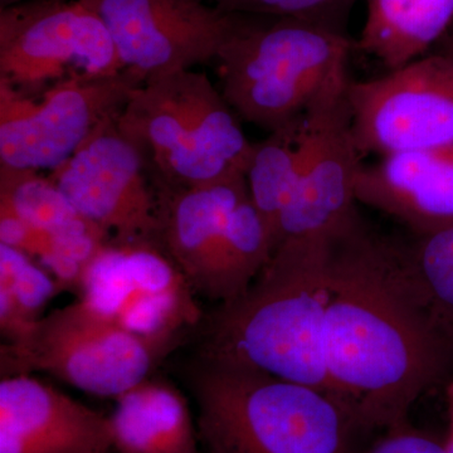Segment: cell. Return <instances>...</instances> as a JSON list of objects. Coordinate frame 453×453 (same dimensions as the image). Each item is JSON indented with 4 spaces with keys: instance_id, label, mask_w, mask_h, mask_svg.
<instances>
[{
    "instance_id": "cell-1",
    "label": "cell",
    "mask_w": 453,
    "mask_h": 453,
    "mask_svg": "<svg viewBox=\"0 0 453 453\" xmlns=\"http://www.w3.org/2000/svg\"><path fill=\"white\" fill-rule=\"evenodd\" d=\"M327 285L333 395L371 434L407 422L425 393L453 377V334L416 281L408 241L357 213L333 232Z\"/></svg>"
},
{
    "instance_id": "cell-2",
    "label": "cell",
    "mask_w": 453,
    "mask_h": 453,
    "mask_svg": "<svg viewBox=\"0 0 453 453\" xmlns=\"http://www.w3.org/2000/svg\"><path fill=\"white\" fill-rule=\"evenodd\" d=\"M334 231L279 244L246 292L205 315L196 357L333 395L326 312Z\"/></svg>"
},
{
    "instance_id": "cell-3",
    "label": "cell",
    "mask_w": 453,
    "mask_h": 453,
    "mask_svg": "<svg viewBox=\"0 0 453 453\" xmlns=\"http://www.w3.org/2000/svg\"><path fill=\"white\" fill-rule=\"evenodd\" d=\"M186 377L203 453H359L371 434L315 387L199 357Z\"/></svg>"
},
{
    "instance_id": "cell-4",
    "label": "cell",
    "mask_w": 453,
    "mask_h": 453,
    "mask_svg": "<svg viewBox=\"0 0 453 453\" xmlns=\"http://www.w3.org/2000/svg\"><path fill=\"white\" fill-rule=\"evenodd\" d=\"M347 32L291 18L241 16L220 50L223 96L267 133L288 127L330 83L348 76Z\"/></svg>"
},
{
    "instance_id": "cell-5",
    "label": "cell",
    "mask_w": 453,
    "mask_h": 453,
    "mask_svg": "<svg viewBox=\"0 0 453 453\" xmlns=\"http://www.w3.org/2000/svg\"><path fill=\"white\" fill-rule=\"evenodd\" d=\"M151 174L196 187L244 177L253 142L210 77L193 70L154 77L131 92L118 115Z\"/></svg>"
},
{
    "instance_id": "cell-6",
    "label": "cell",
    "mask_w": 453,
    "mask_h": 453,
    "mask_svg": "<svg viewBox=\"0 0 453 453\" xmlns=\"http://www.w3.org/2000/svg\"><path fill=\"white\" fill-rule=\"evenodd\" d=\"M154 183L159 199L157 243L196 294L217 305L241 296L276 249L250 198L246 179L196 187L169 186L155 178Z\"/></svg>"
},
{
    "instance_id": "cell-7",
    "label": "cell",
    "mask_w": 453,
    "mask_h": 453,
    "mask_svg": "<svg viewBox=\"0 0 453 453\" xmlns=\"http://www.w3.org/2000/svg\"><path fill=\"white\" fill-rule=\"evenodd\" d=\"M164 357L79 300L44 315L25 338L3 342L0 372L4 378L43 372L88 395L115 399L151 377Z\"/></svg>"
},
{
    "instance_id": "cell-8",
    "label": "cell",
    "mask_w": 453,
    "mask_h": 453,
    "mask_svg": "<svg viewBox=\"0 0 453 453\" xmlns=\"http://www.w3.org/2000/svg\"><path fill=\"white\" fill-rule=\"evenodd\" d=\"M79 300L163 353L204 320L186 276L154 241H106L83 268Z\"/></svg>"
},
{
    "instance_id": "cell-9",
    "label": "cell",
    "mask_w": 453,
    "mask_h": 453,
    "mask_svg": "<svg viewBox=\"0 0 453 453\" xmlns=\"http://www.w3.org/2000/svg\"><path fill=\"white\" fill-rule=\"evenodd\" d=\"M142 83L127 70L77 74L29 95L0 80V168L55 172Z\"/></svg>"
},
{
    "instance_id": "cell-10",
    "label": "cell",
    "mask_w": 453,
    "mask_h": 453,
    "mask_svg": "<svg viewBox=\"0 0 453 453\" xmlns=\"http://www.w3.org/2000/svg\"><path fill=\"white\" fill-rule=\"evenodd\" d=\"M100 17L82 0H22L0 8V80L35 95L77 76L122 73Z\"/></svg>"
},
{
    "instance_id": "cell-11",
    "label": "cell",
    "mask_w": 453,
    "mask_h": 453,
    "mask_svg": "<svg viewBox=\"0 0 453 453\" xmlns=\"http://www.w3.org/2000/svg\"><path fill=\"white\" fill-rule=\"evenodd\" d=\"M362 157L453 148V57L436 50L375 79L348 83Z\"/></svg>"
},
{
    "instance_id": "cell-12",
    "label": "cell",
    "mask_w": 453,
    "mask_h": 453,
    "mask_svg": "<svg viewBox=\"0 0 453 453\" xmlns=\"http://www.w3.org/2000/svg\"><path fill=\"white\" fill-rule=\"evenodd\" d=\"M118 115L104 121L49 177L109 240L157 242L159 199L153 174L140 146L119 127Z\"/></svg>"
},
{
    "instance_id": "cell-13",
    "label": "cell",
    "mask_w": 453,
    "mask_h": 453,
    "mask_svg": "<svg viewBox=\"0 0 453 453\" xmlns=\"http://www.w3.org/2000/svg\"><path fill=\"white\" fill-rule=\"evenodd\" d=\"M350 77L330 83L303 115V164L296 189L277 225L283 241L326 234L359 211L357 175L365 157L354 138L347 88Z\"/></svg>"
},
{
    "instance_id": "cell-14",
    "label": "cell",
    "mask_w": 453,
    "mask_h": 453,
    "mask_svg": "<svg viewBox=\"0 0 453 453\" xmlns=\"http://www.w3.org/2000/svg\"><path fill=\"white\" fill-rule=\"evenodd\" d=\"M100 17L124 70L142 82L219 58L237 14L204 0H82Z\"/></svg>"
},
{
    "instance_id": "cell-15",
    "label": "cell",
    "mask_w": 453,
    "mask_h": 453,
    "mask_svg": "<svg viewBox=\"0 0 453 453\" xmlns=\"http://www.w3.org/2000/svg\"><path fill=\"white\" fill-rule=\"evenodd\" d=\"M106 241L49 175L0 168V243L37 261L64 291H76L83 268Z\"/></svg>"
},
{
    "instance_id": "cell-16",
    "label": "cell",
    "mask_w": 453,
    "mask_h": 453,
    "mask_svg": "<svg viewBox=\"0 0 453 453\" xmlns=\"http://www.w3.org/2000/svg\"><path fill=\"white\" fill-rule=\"evenodd\" d=\"M0 453H113L109 416L33 375L0 380Z\"/></svg>"
},
{
    "instance_id": "cell-17",
    "label": "cell",
    "mask_w": 453,
    "mask_h": 453,
    "mask_svg": "<svg viewBox=\"0 0 453 453\" xmlns=\"http://www.w3.org/2000/svg\"><path fill=\"white\" fill-rule=\"evenodd\" d=\"M357 202L422 237L453 226V148L378 157L357 175Z\"/></svg>"
},
{
    "instance_id": "cell-18",
    "label": "cell",
    "mask_w": 453,
    "mask_h": 453,
    "mask_svg": "<svg viewBox=\"0 0 453 453\" xmlns=\"http://www.w3.org/2000/svg\"><path fill=\"white\" fill-rule=\"evenodd\" d=\"M115 402L113 453H203L189 402L169 381L146 378Z\"/></svg>"
},
{
    "instance_id": "cell-19",
    "label": "cell",
    "mask_w": 453,
    "mask_h": 453,
    "mask_svg": "<svg viewBox=\"0 0 453 453\" xmlns=\"http://www.w3.org/2000/svg\"><path fill=\"white\" fill-rule=\"evenodd\" d=\"M366 16L356 49L399 67L423 55L453 20V0H365Z\"/></svg>"
},
{
    "instance_id": "cell-20",
    "label": "cell",
    "mask_w": 453,
    "mask_h": 453,
    "mask_svg": "<svg viewBox=\"0 0 453 453\" xmlns=\"http://www.w3.org/2000/svg\"><path fill=\"white\" fill-rule=\"evenodd\" d=\"M301 164L303 116L268 133L262 142H253L244 179L250 198L267 223L273 241L279 220L296 189Z\"/></svg>"
},
{
    "instance_id": "cell-21",
    "label": "cell",
    "mask_w": 453,
    "mask_h": 453,
    "mask_svg": "<svg viewBox=\"0 0 453 453\" xmlns=\"http://www.w3.org/2000/svg\"><path fill=\"white\" fill-rule=\"evenodd\" d=\"M61 291L62 286L37 261L0 243V332L4 342L28 335Z\"/></svg>"
},
{
    "instance_id": "cell-22",
    "label": "cell",
    "mask_w": 453,
    "mask_h": 453,
    "mask_svg": "<svg viewBox=\"0 0 453 453\" xmlns=\"http://www.w3.org/2000/svg\"><path fill=\"white\" fill-rule=\"evenodd\" d=\"M416 281L438 320L453 334V226L408 242Z\"/></svg>"
},
{
    "instance_id": "cell-23",
    "label": "cell",
    "mask_w": 453,
    "mask_h": 453,
    "mask_svg": "<svg viewBox=\"0 0 453 453\" xmlns=\"http://www.w3.org/2000/svg\"><path fill=\"white\" fill-rule=\"evenodd\" d=\"M229 14L291 18L347 32L359 0H204ZM348 33V32H347Z\"/></svg>"
},
{
    "instance_id": "cell-24",
    "label": "cell",
    "mask_w": 453,
    "mask_h": 453,
    "mask_svg": "<svg viewBox=\"0 0 453 453\" xmlns=\"http://www.w3.org/2000/svg\"><path fill=\"white\" fill-rule=\"evenodd\" d=\"M359 453H447L445 440L413 427L410 421L384 429Z\"/></svg>"
},
{
    "instance_id": "cell-25",
    "label": "cell",
    "mask_w": 453,
    "mask_h": 453,
    "mask_svg": "<svg viewBox=\"0 0 453 453\" xmlns=\"http://www.w3.org/2000/svg\"><path fill=\"white\" fill-rule=\"evenodd\" d=\"M446 389V405L447 419H449V427H447V436L445 438V447L447 453H453V377L445 386Z\"/></svg>"
},
{
    "instance_id": "cell-26",
    "label": "cell",
    "mask_w": 453,
    "mask_h": 453,
    "mask_svg": "<svg viewBox=\"0 0 453 453\" xmlns=\"http://www.w3.org/2000/svg\"><path fill=\"white\" fill-rule=\"evenodd\" d=\"M438 50L440 52L446 53V55L453 57V29L447 32L445 37L438 42Z\"/></svg>"
},
{
    "instance_id": "cell-27",
    "label": "cell",
    "mask_w": 453,
    "mask_h": 453,
    "mask_svg": "<svg viewBox=\"0 0 453 453\" xmlns=\"http://www.w3.org/2000/svg\"><path fill=\"white\" fill-rule=\"evenodd\" d=\"M19 2H22V0H0V7H8V5L16 4Z\"/></svg>"
}]
</instances>
